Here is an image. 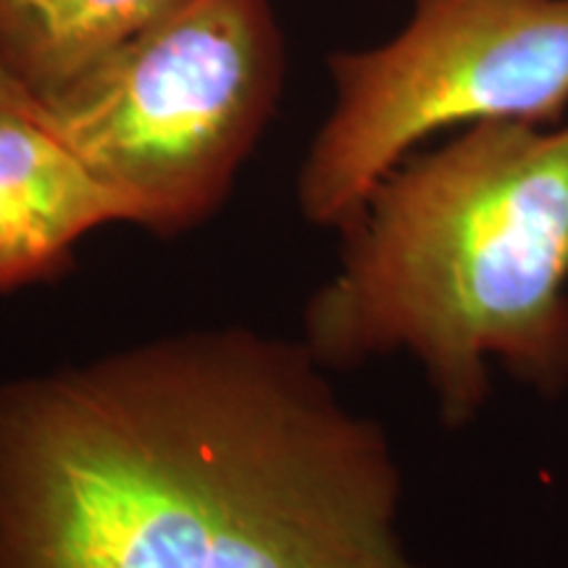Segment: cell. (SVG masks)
<instances>
[{"label":"cell","mask_w":568,"mask_h":568,"mask_svg":"<svg viewBox=\"0 0 568 568\" xmlns=\"http://www.w3.org/2000/svg\"><path fill=\"white\" fill-rule=\"evenodd\" d=\"M176 0H0V63L45 98Z\"/></svg>","instance_id":"obj_6"},{"label":"cell","mask_w":568,"mask_h":568,"mask_svg":"<svg viewBox=\"0 0 568 568\" xmlns=\"http://www.w3.org/2000/svg\"><path fill=\"white\" fill-rule=\"evenodd\" d=\"M282 82L268 0H176L40 103L134 224L169 237L222 209Z\"/></svg>","instance_id":"obj_3"},{"label":"cell","mask_w":568,"mask_h":568,"mask_svg":"<svg viewBox=\"0 0 568 568\" xmlns=\"http://www.w3.org/2000/svg\"><path fill=\"white\" fill-rule=\"evenodd\" d=\"M303 339L209 326L0 385V568H424Z\"/></svg>","instance_id":"obj_1"},{"label":"cell","mask_w":568,"mask_h":568,"mask_svg":"<svg viewBox=\"0 0 568 568\" xmlns=\"http://www.w3.org/2000/svg\"><path fill=\"white\" fill-rule=\"evenodd\" d=\"M301 339L329 372L406 353L466 429L493 372L568 393V122H481L414 151L339 226Z\"/></svg>","instance_id":"obj_2"},{"label":"cell","mask_w":568,"mask_h":568,"mask_svg":"<svg viewBox=\"0 0 568 568\" xmlns=\"http://www.w3.org/2000/svg\"><path fill=\"white\" fill-rule=\"evenodd\" d=\"M335 105L297 174L311 224L339 230L432 134L481 122L560 124L568 0H416L372 51L329 59Z\"/></svg>","instance_id":"obj_4"},{"label":"cell","mask_w":568,"mask_h":568,"mask_svg":"<svg viewBox=\"0 0 568 568\" xmlns=\"http://www.w3.org/2000/svg\"><path fill=\"white\" fill-rule=\"evenodd\" d=\"M105 224H134L130 203L48 126L45 109L0 105V293L59 276Z\"/></svg>","instance_id":"obj_5"},{"label":"cell","mask_w":568,"mask_h":568,"mask_svg":"<svg viewBox=\"0 0 568 568\" xmlns=\"http://www.w3.org/2000/svg\"><path fill=\"white\" fill-rule=\"evenodd\" d=\"M0 105H9V109H27V111H40L42 103L32 95L30 90H24L13 80L9 71L0 63Z\"/></svg>","instance_id":"obj_7"}]
</instances>
